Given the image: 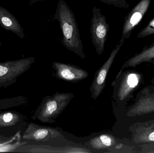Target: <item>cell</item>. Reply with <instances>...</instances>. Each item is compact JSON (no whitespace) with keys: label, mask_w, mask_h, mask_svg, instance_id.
Segmentation results:
<instances>
[{"label":"cell","mask_w":154,"mask_h":153,"mask_svg":"<svg viewBox=\"0 0 154 153\" xmlns=\"http://www.w3.org/2000/svg\"><path fill=\"white\" fill-rule=\"evenodd\" d=\"M134 138L136 143L154 142V120L136 124Z\"/></svg>","instance_id":"10"},{"label":"cell","mask_w":154,"mask_h":153,"mask_svg":"<svg viewBox=\"0 0 154 153\" xmlns=\"http://www.w3.org/2000/svg\"><path fill=\"white\" fill-rule=\"evenodd\" d=\"M53 19L59 23L63 36L62 44L81 58H85L83 45L75 14L64 0L58 2Z\"/></svg>","instance_id":"1"},{"label":"cell","mask_w":154,"mask_h":153,"mask_svg":"<svg viewBox=\"0 0 154 153\" xmlns=\"http://www.w3.org/2000/svg\"><path fill=\"white\" fill-rule=\"evenodd\" d=\"M125 40V38L121 37L116 46L112 50L108 59L96 72L90 88L91 97L94 99H96L100 96L105 88L106 78L109 68L112 65L116 56L124 44Z\"/></svg>","instance_id":"5"},{"label":"cell","mask_w":154,"mask_h":153,"mask_svg":"<svg viewBox=\"0 0 154 153\" xmlns=\"http://www.w3.org/2000/svg\"><path fill=\"white\" fill-rule=\"evenodd\" d=\"M21 119L19 113L5 112L0 114V128L8 127L16 125Z\"/></svg>","instance_id":"15"},{"label":"cell","mask_w":154,"mask_h":153,"mask_svg":"<svg viewBox=\"0 0 154 153\" xmlns=\"http://www.w3.org/2000/svg\"><path fill=\"white\" fill-rule=\"evenodd\" d=\"M113 137L107 135H101L91 140V146L96 149H103L112 146L115 143Z\"/></svg>","instance_id":"14"},{"label":"cell","mask_w":154,"mask_h":153,"mask_svg":"<svg viewBox=\"0 0 154 153\" xmlns=\"http://www.w3.org/2000/svg\"><path fill=\"white\" fill-rule=\"evenodd\" d=\"M129 1H130V0H129Z\"/></svg>","instance_id":"21"},{"label":"cell","mask_w":154,"mask_h":153,"mask_svg":"<svg viewBox=\"0 0 154 153\" xmlns=\"http://www.w3.org/2000/svg\"><path fill=\"white\" fill-rule=\"evenodd\" d=\"M141 76L136 73H128L124 76L118 93L120 100L125 99L130 95L133 90L137 86Z\"/></svg>","instance_id":"11"},{"label":"cell","mask_w":154,"mask_h":153,"mask_svg":"<svg viewBox=\"0 0 154 153\" xmlns=\"http://www.w3.org/2000/svg\"><path fill=\"white\" fill-rule=\"evenodd\" d=\"M0 25L5 30L11 31L22 39L25 36L21 25L15 16L4 7L0 6Z\"/></svg>","instance_id":"9"},{"label":"cell","mask_w":154,"mask_h":153,"mask_svg":"<svg viewBox=\"0 0 154 153\" xmlns=\"http://www.w3.org/2000/svg\"><path fill=\"white\" fill-rule=\"evenodd\" d=\"M44 0H29V5L34 4L36 3L39 2L43 1Z\"/></svg>","instance_id":"19"},{"label":"cell","mask_w":154,"mask_h":153,"mask_svg":"<svg viewBox=\"0 0 154 153\" xmlns=\"http://www.w3.org/2000/svg\"><path fill=\"white\" fill-rule=\"evenodd\" d=\"M59 132L51 128L41 126L33 123L28 125L23 138L36 141H47L59 136Z\"/></svg>","instance_id":"8"},{"label":"cell","mask_w":154,"mask_h":153,"mask_svg":"<svg viewBox=\"0 0 154 153\" xmlns=\"http://www.w3.org/2000/svg\"><path fill=\"white\" fill-rule=\"evenodd\" d=\"M2 46V43H1V42H0V46Z\"/></svg>","instance_id":"20"},{"label":"cell","mask_w":154,"mask_h":153,"mask_svg":"<svg viewBox=\"0 0 154 153\" xmlns=\"http://www.w3.org/2000/svg\"><path fill=\"white\" fill-rule=\"evenodd\" d=\"M52 66L57 77L67 81H79L88 76L86 71L72 65L55 62L52 63Z\"/></svg>","instance_id":"7"},{"label":"cell","mask_w":154,"mask_h":153,"mask_svg":"<svg viewBox=\"0 0 154 153\" xmlns=\"http://www.w3.org/2000/svg\"><path fill=\"white\" fill-rule=\"evenodd\" d=\"M154 34V18L150 22L148 25L143 29L137 36V37L143 38Z\"/></svg>","instance_id":"17"},{"label":"cell","mask_w":154,"mask_h":153,"mask_svg":"<svg viewBox=\"0 0 154 153\" xmlns=\"http://www.w3.org/2000/svg\"><path fill=\"white\" fill-rule=\"evenodd\" d=\"M34 61V57H30L0 63V88L9 87L16 82Z\"/></svg>","instance_id":"3"},{"label":"cell","mask_w":154,"mask_h":153,"mask_svg":"<svg viewBox=\"0 0 154 153\" xmlns=\"http://www.w3.org/2000/svg\"><path fill=\"white\" fill-rule=\"evenodd\" d=\"M154 58V43L151 46L143 49L139 54H137L133 57L128 59L124 63L122 69L117 76V78L120 75L122 70L128 67H134L144 62H148Z\"/></svg>","instance_id":"13"},{"label":"cell","mask_w":154,"mask_h":153,"mask_svg":"<svg viewBox=\"0 0 154 153\" xmlns=\"http://www.w3.org/2000/svg\"><path fill=\"white\" fill-rule=\"evenodd\" d=\"M151 0H141L125 18L122 32V37L128 39L131 32L140 22L148 10Z\"/></svg>","instance_id":"6"},{"label":"cell","mask_w":154,"mask_h":153,"mask_svg":"<svg viewBox=\"0 0 154 153\" xmlns=\"http://www.w3.org/2000/svg\"><path fill=\"white\" fill-rule=\"evenodd\" d=\"M73 97L71 93H57L45 98L32 118L38 119L43 123H53Z\"/></svg>","instance_id":"2"},{"label":"cell","mask_w":154,"mask_h":153,"mask_svg":"<svg viewBox=\"0 0 154 153\" xmlns=\"http://www.w3.org/2000/svg\"><path fill=\"white\" fill-rule=\"evenodd\" d=\"M109 5H112L119 8L128 9L129 4L126 0H98Z\"/></svg>","instance_id":"18"},{"label":"cell","mask_w":154,"mask_h":153,"mask_svg":"<svg viewBox=\"0 0 154 153\" xmlns=\"http://www.w3.org/2000/svg\"><path fill=\"white\" fill-rule=\"evenodd\" d=\"M109 28L106 16L102 14L100 8L94 6L91 21L90 33L91 42L98 54L101 55L104 52Z\"/></svg>","instance_id":"4"},{"label":"cell","mask_w":154,"mask_h":153,"mask_svg":"<svg viewBox=\"0 0 154 153\" xmlns=\"http://www.w3.org/2000/svg\"><path fill=\"white\" fill-rule=\"evenodd\" d=\"M12 142H10L0 146V152H13L17 150L19 147L23 146L26 143H21L18 142L12 143Z\"/></svg>","instance_id":"16"},{"label":"cell","mask_w":154,"mask_h":153,"mask_svg":"<svg viewBox=\"0 0 154 153\" xmlns=\"http://www.w3.org/2000/svg\"><path fill=\"white\" fill-rule=\"evenodd\" d=\"M154 112V95L142 97L129 110L128 116H141Z\"/></svg>","instance_id":"12"}]
</instances>
